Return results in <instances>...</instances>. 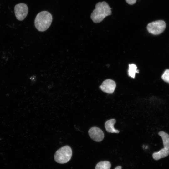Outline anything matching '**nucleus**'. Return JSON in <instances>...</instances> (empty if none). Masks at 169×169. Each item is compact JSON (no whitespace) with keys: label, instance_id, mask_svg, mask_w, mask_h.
<instances>
[{"label":"nucleus","instance_id":"obj_1","mask_svg":"<svg viewBox=\"0 0 169 169\" xmlns=\"http://www.w3.org/2000/svg\"><path fill=\"white\" fill-rule=\"evenodd\" d=\"M112 14L111 8L105 1L99 2L91 14L90 18L95 23L101 22L106 16Z\"/></svg>","mask_w":169,"mask_h":169},{"label":"nucleus","instance_id":"obj_2","mask_svg":"<svg viewBox=\"0 0 169 169\" xmlns=\"http://www.w3.org/2000/svg\"><path fill=\"white\" fill-rule=\"evenodd\" d=\"M52 19V15L50 13L46 11H41L37 14L35 18V27L39 31H45L50 26Z\"/></svg>","mask_w":169,"mask_h":169},{"label":"nucleus","instance_id":"obj_3","mask_svg":"<svg viewBox=\"0 0 169 169\" xmlns=\"http://www.w3.org/2000/svg\"><path fill=\"white\" fill-rule=\"evenodd\" d=\"M72 155L71 148L68 145L64 146L55 152L54 155L55 161L60 164L68 162L71 159Z\"/></svg>","mask_w":169,"mask_h":169},{"label":"nucleus","instance_id":"obj_4","mask_svg":"<svg viewBox=\"0 0 169 169\" xmlns=\"http://www.w3.org/2000/svg\"><path fill=\"white\" fill-rule=\"evenodd\" d=\"M166 27L165 22L163 20H158L149 23L146 28L148 31L152 34L159 35L162 33Z\"/></svg>","mask_w":169,"mask_h":169},{"label":"nucleus","instance_id":"obj_5","mask_svg":"<svg viewBox=\"0 0 169 169\" xmlns=\"http://www.w3.org/2000/svg\"><path fill=\"white\" fill-rule=\"evenodd\" d=\"M14 10L17 19L19 21H22L25 18L28 14V8L25 3H21L15 6Z\"/></svg>","mask_w":169,"mask_h":169},{"label":"nucleus","instance_id":"obj_6","mask_svg":"<svg viewBox=\"0 0 169 169\" xmlns=\"http://www.w3.org/2000/svg\"><path fill=\"white\" fill-rule=\"evenodd\" d=\"M90 138L96 142H100L103 139L104 135L102 130L97 127H93L88 131Z\"/></svg>","mask_w":169,"mask_h":169},{"label":"nucleus","instance_id":"obj_7","mask_svg":"<svg viewBox=\"0 0 169 169\" xmlns=\"http://www.w3.org/2000/svg\"><path fill=\"white\" fill-rule=\"evenodd\" d=\"M116 86V83L114 81L107 79L102 82L100 88L103 92L111 94L114 91Z\"/></svg>","mask_w":169,"mask_h":169},{"label":"nucleus","instance_id":"obj_8","mask_svg":"<svg viewBox=\"0 0 169 169\" xmlns=\"http://www.w3.org/2000/svg\"><path fill=\"white\" fill-rule=\"evenodd\" d=\"M116 120L114 119H110L107 121L105 123V127L107 132L111 133H118L119 131L115 129L114 127Z\"/></svg>","mask_w":169,"mask_h":169},{"label":"nucleus","instance_id":"obj_9","mask_svg":"<svg viewBox=\"0 0 169 169\" xmlns=\"http://www.w3.org/2000/svg\"><path fill=\"white\" fill-rule=\"evenodd\" d=\"M169 154V150L164 148L157 152H154L152 154L153 158L156 160L167 157Z\"/></svg>","mask_w":169,"mask_h":169},{"label":"nucleus","instance_id":"obj_10","mask_svg":"<svg viewBox=\"0 0 169 169\" xmlns=\"http://www.w3.org/2000/svg\"><path fill=\"white\" fill-rule=\"evenodd\" d=\"M158 134L162 138L164 148L169 150V135L163 131L159 132Z\"/></svg>","mask_w":169,"mask_h":169},{"label":"nucleus","instance_id":"obj_11","mask_svg":"<svg viewBox=\"0 0 169 169\" xmlns=\"http://www.w3.org/2000/svg\"><path fill=\"white\" fill-rule=\"evenodd\" d=\"M128 70V74L129 76L134 78L136 73H139V70L137 69V66L133 64H129Z\"/></svg>","mask_w":169,"mask_h":169},{"label":"nucleus","instance_id":"obj_12","mask_svg":"<svg viewBox=\"0 0 169 169\" xmlns=\"http://www.w3.org/2000/svg\"><path fill=\"white\" fill-rule=\"evenodd\" d=\"M111 164L108 161H101L98 162L96 165L95 169H110Z\"/></svg>","mask_w":169,"mask_h":169},{"label":"nucleus","instance_id":"obj_13","mask_svg":"<svg viewBox=\"0 0 169 169\" xmlns=\"http://www.w3.org/2000/svg\"><path fill=\"white\" fill-rule=\"evenodd\" d=\"M161 78L165 82L169 83V69L165 71L161 76Z\"/></svg>","mask_w":169,"mask_h":169},{"label":"nucleus","instance_id":"obj_14","mask_svg":"<svg viewBox=\"0 0 169 169\" xmlns=\"http://www.w3.org/2000/svg\"><path fill=\"white\" fill-rule=\"evenodd\" d=\"M125 1L127 3L130 5L134 4L136 1V0H125Z\"/></svg>","mask_w":169,"mask_h":169},{"label":"nucleus","instance_id":"obj_15","mask_svg":"<svg viewBox=\"0 0 169 169\" xmlns=\"http://www.w3.org/2000/svg\"><path fill=\"white\" fill-rule=\"evenodd\" d=\"M114 169H121V167L120 166H118L116 167Z\"/></svg>","mask_w":169,"mask_h":169}]
</instances>
